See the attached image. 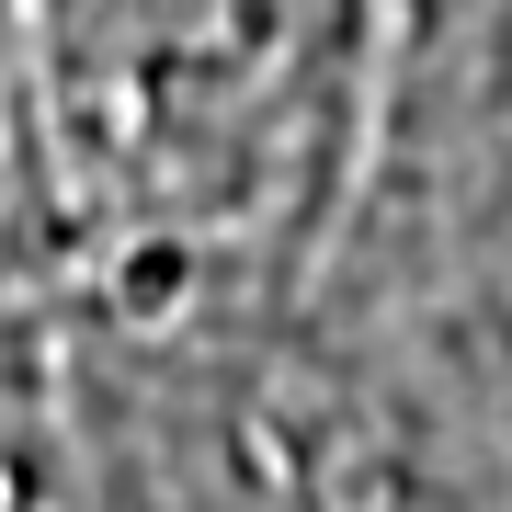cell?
I'll return each mask as SVG.
<instances>
[{
    "label": "cell",
    "mask_w": 512,
    "mask_h": 512,
    "mask_svg": "<svg viewBox=\"0 0 512 512\" xmlns=\"http://www.w3.org/2000/svg\"><path fill=\"white\" fill-rule=\"evenodd\" d=\"M183 285H194L183 239H137V251L114 262V296H126V319H171V308H183Z\"/></svg>",
    "instance_id": "6da1fadb"
}]
</instances>
